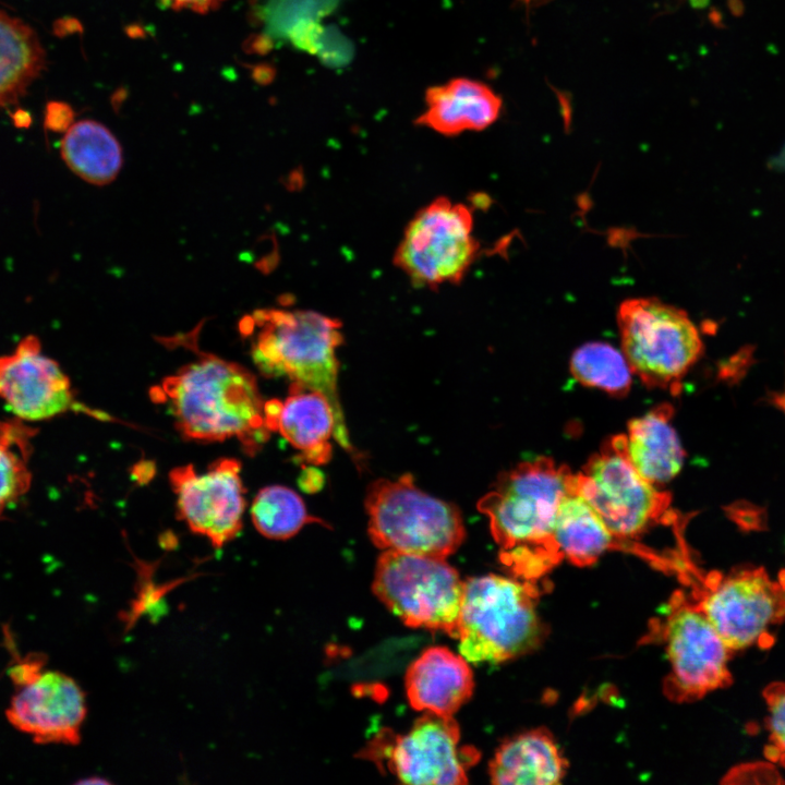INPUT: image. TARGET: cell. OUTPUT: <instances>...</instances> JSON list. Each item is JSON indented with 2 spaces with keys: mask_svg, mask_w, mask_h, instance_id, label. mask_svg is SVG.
I'll return each instance as SVG.
<instances>
[{
  "mask_svg": "<svg viewBox=\"0 0 785 785\" xmlns=\"http://www.w3.org/2000/svg\"><path fill=\"white\" fill-rule=\"evenodd\" d=\"M197 358L150 388L185 438L222 442L237 438L249 455L269 437L255 376L244 366L196 350Z\"/></svg>",
  "mask_w": 785,
  "mask_h": 785,
  "instance_id": "1",
  "label": "cell"
},
{
  "mask_svg": "<svg viewBox=\"0 0 785 785\" xmlns=\"http://www.w3.org/2000/svg\"><path fill=\"white\" fill-rule=\"evenodd\" d=\"M239 328L263 375L286 377L291 385L329 400L336 415L335 439L352 452L337 388L341 323L315 311L271 307L243 316Z\"/></svg>",
  "mask_w": 785,
  "mask_h": 785,
  "instance_id": "2",
  "label": "cell"
},
{
  "mask_svg": "<svg viewBox=\"0 0 785 785\" xmlns=\"http://www.w3.org/2000/svg\"><path fill=\"white\" fill-rule=\"evenodd\" d=\"M576 490V474L548 457L524 461L499 474L478 503L502 551L563 556L554 528L563 499Z\"/></svg>",
  "mask_w": 785,
  "mask_h": 785,
  "instance_id": "3",
  "label": "cell"
},
{
  "mask_svg": "<svg viewBox=\"0 0 785 785\" xmlns=\"http://www.w3.org/2000/svg\"><path fill=\"white\" fill-rule=\"evenodd\" d=\"M538 582L485 575L463 581L457 628L460 654L472 663H502L539 647L545 627Z\"/></svg>",
  "mask_w": 785,
  "mask_h": 785,
  "instance_id": "4",
  "label": "cell"
},
{
  "mask_svg": "<svg viewBox=\"0 0 785 785\" xmlns=\"http://www.w3.org/2000/svg\"><path fill=\"white\" fill-rule=\"evenodd\" d=\"M576 492L592 507L625 550L648 558L636 539L656 524H677L672 495L645 480L626 454L625 435L611 437L576 473Z\"/></svg>",
  "mask_w": 785,
  "mask_h": 785,
  "instance_id": "5",
  "label": "cell"
},
{
  "mask_svg": "<svg viewBox=\"0 0 785 785\" xmlns=\"http://www.w3.org/2000/svg\"><path fill=\"white\" fill-rule=\"evenodd\" d=\"M365 508L369 535L384 551L446 558L464 539L459 509L421 491L411 474L374 482Z\"/></svg>",
  "mask_w": 785,
  "mask_h": 785,
  "instance_id": "6",
  "label": "cell"
},
{
  "mask_svg": "<svg viewBox=\"0 0 785 785\" xmlns=\"http://www.w3.org/2000/svg\"><path fill=\"white\" fill-rule=\"evenodd\" d=\"M617 323L632 373L648 387L677 392L703 350L688 314L656 298H631L620 303Z\"/></svg>",
  "mask_w": 785,
  "mask_h": 785,
  "instance_id": "7",
  "label": "cell"
},
{
  "mask_svg": "<svg viewBox=\"0 0 785 785\" xmlns=\"http://www.w3.org/2000/svg\"><path fill=\"white\" fill-rule=\"evenodd\" d=\"M373 590L406 625L457 637L463 581L445 558L386 550Z\"/></svg>",
  "mask_w": 785,
  "mask_h": 785,
  "instance_id": "8",
  "label": "cell"
},
{
  "mask_svg": "<svg viewBox=\"0 0 785 785\" xmlns=\"http://www.w3.org/2000/svg\"><path fill=\"white\" fill-rule=\"evenodd\" d=\"M697 579L692 600L729 650L773 644L770 629L785 620V596L763 567L741 566Z\"/></svg>",
  "mask_w": 785,
  "mask_h": 785,
  "instance_id": "9",
  "label": "cell"
},
{
  "mask_svg": "<svg viewBox=\"0 0 785 785\" xmlns=\"http://www.w3.org/2000/svg\"><path fill=\"white\" fill-rule=\"evenodd\" d=\"M479 247L470 208L442 196L419 209L409 221L394 264L415 286L456 285L471 267Z\"/></svg>",
  "mask_w": 785,
  "mask_h": 785,
  "instance_id": "10",
  "label": "cell"
},
{
  "mask_svg": "<svg viewBox=\"0 0 785 785\" xmlns=\"http://www.w3.org/2000/svg\"><path fill=\"white\" fill-rule=\"evenodd\" d=\"M669 663L664 693L677 702H691L732 685V653L692 599L676 592L656 626Z\"/></svg>",
  "mask_w": 785,
  "mask_h": 785,
  "instance_id": "11",
  "label": "cell"
},
{
  "mask_svg": "<svg viewBox=\"0 0 785 785\" xmlns=\"http://www.w3.org/2000/svg\"><path fill=\"white\" fill-rule=\"evenodd\" d=\"M240 471V461L221 458L203 473H197L193 464L177 467L169 473L179 518L191 531L206 536L215 548H221L242 530L245 488Z\"/></svg>",
  "mask_w": 785,
  "mask_h": 785,
  "instance_id": "12",
  "label": "cell"
},
{
  "mask_svg": "<svg viewBox=\"0 0 785 785\" xmlns=\"http://www.w3.org/2000/svg\"><path fill=\"white\" fill-rule=\"evenodd\" d=\"M459 741V726L451 715L427 712L407 734L382 748L388 769L402 783L456 785L468 783L467 770L479 759L475 749Z\"/></svg>",
  "mask_w": 785,
  "mask_h": 785,
  "instance_id": "13",
  "label": "cell"
},
{
  "mask_svg": "<svg viewBox=\"0 0 785 785\" xmlns=\"http://www.w3.org/2000/svg\"><path fill=\"white\" fill-rule=\"evenodd\" d=\"M0 399L24 422L50 420L73 410L95 414L75 399L69 376L43 353L35 335L0 357Z\"/></svg>",
  "mask_w": 785,
  "mask_h": 785,
  "instance_id": "14",
  "label": "cell"
},
{
  "mask_svg": "<svg viewBox=\"0 0 785 785\" xmlns=\"http://www.w3.org/2000/svg\"><path fill=\"white\" fill-rule=\"evenodd\" d=\"M86 714L82 688L72 677L56 671H44L19 688L5 710L14 728L41 745H77Z\"/></svg>",
  "mask_w": 785,
  "mask_h": 785,
  "instance_id": "15",
  "label": "cell"
},
{
  "mask_svg": "<svg viewBox=\"0 0 785 785\" xmlns=\"http://www.w3.org/2000/svg\"><path fill=\"white\" fill-rule=\"evenodd\" d=\"M264 414L268 430L279 432L305 462L322 464L330 459L336 415L323 394L291 385L283 401L264 403Z\"/></svg>",
  "mask_w": 785,
  "mask_h": 785,
  "instance_id": "16",
  "label": "cell"
},
{
  "mask_svg": "<svg viewBox=\"0 0 785 785\" xmlns=\"http://www.w3.org/2000/svg\"><path fill=\"white\" fill-rule=\"evenodd\" d=\"M473 691L468 661L444 647L426 649L406 674V692L411 706L439 715H452Z\"/></svg>",
  "mask_w": 785,
  "mask_h": 785,
  "instance_id": "17",
  "label": "cell"
},
{
  "mask_svg": "<svg viewBox=\"0 0 785 785\" xmlns=\"http://www.w3.org/2000/svg\"><path fill=\"white\" fill-rule=\"evenodd\" d=\"M425 104L416 123L448 136L486 129L498 119L503 106L490 86L466 77L427 88Z\"/></svg>",
  "mask_w": 785,
  "mask_h": 785,
  "instance_id": "18",
  "label": "cell"
},
{
  "mask_svg": "<svg viewBox=\"0 0 785 785\" xmlns=\"http://www.w3.org/2000/svg\"><path fill=\"white\" fill-rule=\"evenodd\" d=\"M673 407L660 404L628 423L626 454L636 470L660 486L681 470L685 451L672 425Z\"/></svg>",
  "mask_w": 785,
  "mask_h": 785,
  "instance_id": "19",
  "label": "cell"
},
{
  "mask_svg": "<svg viewBox=\"0 0 785 785\" xmlns=\"http://www.w3.org/2000/svg\"><path fill=\"white\" fill-rule=\"evenodd\" d=\"M567 762L550 732L536 728L499 746L488 773L494 784L554 785L566 774Z\"/></svg>",
  "mask_w": 785,
  "mask_h": 785,
  "instance_id": "20",
  "label": "cell"
},
{
  "mask_svg": "<svg viewBox=\"0 0 785 785\" xmlns=\"http://www.w3.org/2000/svg\"><path fill=\"white\" fill-rule=\"evenodd\" d=\"M554 540L563 558L578 567L593 565L611 550H625L576 490L559 506Z\"/></svg>",
  "mask_w": 785,
  "mask_h": 785,
  "instance_id": "21",
  "label": "cell"
},
{
  "mask_svg": "<svg viewBox=\"0 0 785 785\" xmlns=\"http://www.w3.org/2000/svg\"><path fill=\"white\" fill-rule=\"evenodd\" d=\"M35 31L0 10V108L15 104L45 67Z\"/></svg>",
  "mask_w": 785,
  "mask_h": 785,
  "instance_id": "22",
  "label": "cell"
},
{
  "mask_svg": "<svg viewBox=\"0 0 785 785\" xmlns=\"http://www.w3.org/2000/svg\"><path fill=\"white\" fill-rule=\"evenodd\" d=\"M60 152L67 166L84 181L105 185L122 167V149L114 135L101 123L81 120L64 133Z\"/></svg>",
  "mask_w": 785,
  "mask_h": 785,
  "instance_id": "23",
  "label": "cell"
},
{
  "mask_svg": "<svg viewBox=\"0 0 785 785\" xmlns=\"http://www.w3.org/2000/svg\"><path fill=\"white\" fill-rule=\"evenodd\" d=\"M35 433L17 418L0 420V517L31 488Z\"/></svg>",
  "mask_w": 785,
  "mask_h": 785,
  "instance_id": "24",
  "label": "cell"
},
{
  "mask_svg": "<svg viewBox=\"0 0 785 785\" xmlns=\"http://www.w3.org/2000/svg\"><path fill=\"white\" fill-rule=\"evenodd\" d=\"M251 518L256 530L271 540L289 539L309 523L325 524L307 512L294 491L281 485L264 487L256 494Z\"/></svg>",
  "mask_w": 785,
  "mask_h": 785,
  "instance_id": "25",
  "label": "cell"
},
{
  "mask_svg": "<svg viewBox=\"0 0 785 785\" xmlns=\"http://www.w3.org/2000/svg\"><path fill=\"white\" fill-rule=\"evenodd\" d=\"M570 372L582 385L615 397L627 395L633 374L623 352L600 341L587 342L575 350Z\"/></svg>",
  "mask_w": 785,
  "mask_h": 785,
  "instance_id": "26",
  "label": "cell"
},
{
  "mask_svg": "<svg viewBox=\"0 0 785 785\" xmlns=\"http://www.w3.org/2000/svg\"><path fill=\"white\" fill-rule=\"evenodd\" d=\"M333 3L329 0H265L258 12L265 36L256 45L270 38H287L301 23L318 21Z\"/></svg>",
  "mask_w": 785,
  "mask_h": 785,
  "instance_id": "27",
  "label": "cell"
},
{
  "mask_svg": "<svg viewBox=\"0 0 785 785\" xmlns=\"http://www.w3.org/2000/svg\"><path fill=\"white\" fill-rule=\"evenodd\" d=\"M762 695L768 709L765 727L769 730L764 754L785 768V683H770Z\"/></svg>",
  "mask_w": 785,
  "mask_h": 785,
  "instance_id": "28",
  "label": "cell"
},
{
  "mask_svg": "<svg viewBox=\"0 0 785 785\" xmlns=\"http://www.w3.org/2000/svg\"><path fill=\"white\" fill-rule=\"evenodd\" d=\"M45 662L46 656L43 653H29L16 657L9 667V677L17 688L24 687L44 672Z\"/></svg>",
  "mask_w": 785,
  "mask_h": 785,
  "instance_id": "29",
  "label": "cell"
},
{
  "mask_svg": "<svg viewBox=\"0 0 785 785\" xmlns=\"http://www.w3.org/2000/svg\"><path fill=\"white\" fill-rule=\"evenodd\" d=\"M74 112L64 102L50 101L46 107L45 128L53 132H65L73 124Z\"/></svg>",
  "mask_w": 785,
  "mask_h": 785,
  "instance_id": "30",
  "label": "cell"
},
{
  "mask_svg": "<svg viewBox=\"0 0 785 785\" xmlns=\"http://www.w3.org/2000/svg\"><path fill=\"white\" fill-rule=\"evenodd\" d=\"M740 776H742V777H745V776H749V777L750 776H752V777L762 776L764 778H766V776H771L774 778L780 777L776 770L773 769L772 765L759 762V763H754V764H746L740 768L732 769L728 772V774L726 775L724 782L733 783Z\"/></svg>",
  "mask_w": 785,
  "mask_h": 785,
  "instance_id": "31",
  "label": "cell"
},
{
  "mask_svg": "<svg viewBox=\"0 0 785 785\" xmlns=\"http://www.w3.org/2000/svg\"><path fill=\"white\" fill-rule=\"evenodd\" d=\"M176 10H188L196 13H207L217 9L226 0H164Z\"/></svg>",
  "mask_w": 785,
  "mask_h": 785,
  "instance_id": "32",
  "label": "cell"
},
{
  "mask_svg": "<svg viewBox=\"0 0 785 785\" xmlns=\"http://www.w3.org/2000/svg\"><path fill=\"white\" fill-rule=\"evenodd\" d=\"M13 121H14V123H15L16 126H19V128H26V126H28L29 123H31V117H29V114H28L26 111L19 110V111H16V113L13 116Z\"/></svg>",
  "mask_w": 785,
  "mask_h": 785,
  "instance_id": "33",
  "label": "cell"
},
{
  "mask_svg": "<svg viewBox=\"0 0 785 785\" xmlns=\"http://www.w3.org/2000/svg\"><path fill=\"white\" fill-rule=\"evenodd\" d=\"M517 2L521 3L526 10L534 9L536 7L543 5L551 0H516Z\"/></svg>",
  "mask_w": 785,
  "mask_h": 785,
  "instance_id": "34",
  "label": "cell"
},
{
  "mask_svg": "<svg viewBox=\"0 0 785 785\" xmlns=\"http://www.w3.org/2000/svg\"><path fill=\"white\" fill-rule=\"evenodd\" d=\"M777 581H778V583L783 590L784 596H785V568L778 572Z\"/></svg>",
  "mask_w": 785,
  "mask_h": 785,
  "instance_id": "35",
  "label": "cell"
}]
</instances>
